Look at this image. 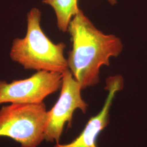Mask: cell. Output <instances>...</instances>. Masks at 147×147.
<instances>
[{
	"instance_id": "cell-1",
	"label": "cell",
	"mask_w": 147,
	"mask_h": 147,
	"mask_svg": "<svg viewBox=\"0 0 147 147\" xmlns=\"http://www.w3.org/2000/svg\"><path fill=\"white\" fill-rule=\"evenodd\" d=\"M72 49L68 53V67L82 89L99 81L100 69L109 66L110 59L118 56L123 45L120 38L98 30L80 9L69 25Z\"/></svg>"
},
{
	"instance_id": "cell-2",
	"label": "cell",
	"mask_w": 147,
	"mask_h": 147,
	"mask_svg": "<svg viewBox=\"0 0 147 147\" xmlns=\"http://www.w3.org/2000/svg\"><path fill=\"white\" fill-rule=\"evenodd\" d=\"M41 16L37 8L28 13L26 34L13 40L10 57L25 69L63 73L68 69L64 55L66 45L63 42L55 44L46 36L40 25Z\"/></svg>"
},
{
	"instance_id": "cell-3",
	"label": "cell",
	"mask_w": 147,
	"mask_h": 147,
	"mask_svg": "<svg viewBox=\"0 0 147 147\" xmlns=\"http://www.w3.org/2000/svg\"><path fill=\"white\" fill-rule=\"evenodd\" d=\"M48 111L44 102L10 104L0 109V137H7L21 147H37L44 140Z\"/></svg>"
},
{
	"instance_id": "cell-4",
	"label": "cell",
	"mask_w": 147,
	"mask_h": 147,
	"mask_svg": "<svg viewBox=\"0 0 147 147\" xmlns=\"http://www.w3.org/2000/svg\"><path fill=\"white\" fill-rule=\"evenodd\" d=\"M63 73L37 71L28 78L10 83L0 80V105L10 104H37L61 87Z\"/></svg>"
},
{
	"instance_id": "cell-5",
	"label": "cell",
	"mask_w": 147,
	"mask_h": 147,
	"mask_svg": "<svg viewBox=\"0 0 147 147\" xmlns=\"http://www.w3.org/2000/svg\"><path fill=\"white\" fill-rule=\"evenodd\" d=\"M59 96L56 104L48 112L47 124L44 140L59 143L65 123L70 127L74 111L80 109L86 113L88 104L83 100L82 87L68 69L63 73Z\"/></svg>"
},
{
	"instance_id": "cell-6",
	"label": "cell",
	"mask_w": 147,
	"mask_h": 147,
	"mask_svg": "<svg viewBox=\"0 0 147 147\" xmlns=\"http://www.w3.org/2000/svg\"><path fill=\"white\" fill-rule=\"evenodd\" d=\"M123 87V80L121 76L109 78L105 88L109 91V94L100 112L89 119L84 130L73 142L64 144L57 143L53 147H97L96 142L98 136L109 123V112L112 101L116 93Z\"/></svg>"
},
{
	"instance_id": "cell-7",
	"label": "cell",
	"mask_w": 147,
	"mask_h": 147,
	"mask_svg": "<svg viewBox=\"0 0 147 147\" xmlns=\"http://www.w3.org/2000/svg\"><path fill=\"white\" fill-rule=\"evenodd\" d=\"M78 0H42V3L50 5L55 11L57 26L59 31H68L69 25L79 12Z\"/></svg>"
},
{
	"instance_id": "cell-8",
	"label": "cell",
	"mask_w": 147,
	"mask_h": 147,
	"mask_svg": "<svg viewBox=\"0 0 147 147\" xmlns=\"http://www.w3.org/2000/svg\"><path fill=\"white\" fill-rule=\"evenodd\" d=\"M107 1L112 5H114L117 3V0H107Z\"/></svg>"
}]
</instances>
